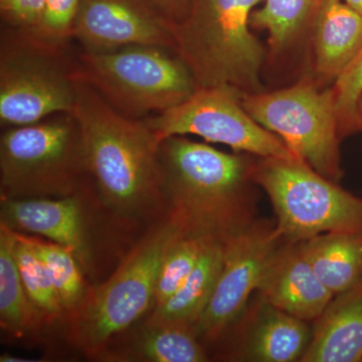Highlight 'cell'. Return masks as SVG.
Returning <instances> with one entry per match:
<instances>
[{"mask_svg": "<svg viewBox=\"0 0 362 362\" xmlns=\"http://www.w3.org/2000/svg\"><path fill=\"white\" fill-rule=\"evenodd\" d=\"M250 156L226 153L183 136L161 142L162 194L185 232L225 240L252 223Z\"/></svg>", "mask_w": 362, "mask_h": 362, "instance_id": "obj_1", "label": "cell"}, {"mask_svg": "<svg viewBox=\"0 0 362 362\" xmlns=\"http://www.w3.org/2000/svg\"><path fill=\"white\" fill-rule=\"evenodd\" d=\"M75 78L71 115L80 129L87 171L117 213H139L162 195V141L144 120L123 115L89 83Z\"/></svg>", "mask_w": 362, "mask_h": 362, "instance_id": "obj_2", "label": "cell"}, {"mask_svg": "<svg viewBox=\"0 0 362 362\" xmlns=\"http://www.w3.org/2000/svg\"><path fill=\"white\" fill-rule=\"evenodd\" d=\"M264 0H190L187 18L171 25L176 54L199 88L228 87L240 94L265 90L267 49L252 32Z\"/></svg>", "mask_w": 362, "mask_h": 362, "instance_id": "obj_3", "label": "cell"}, {"mask_svg": "<svg viewBox=\"0 0 362 362\" xmlns=\"http://www.w3.org/2000/svg\"><path fill=\"white\" fill-rule=\"evenodd\" d=\"M252 180L270 199L276 228L287 242L333 232L362 233V199L300 159L256 157Z\"/></svg>", "mask_w": 362, "mask_h": 362, "instance_id": "obj_4", "label": "cell"}, {"mask_svg": "<svg viewBox=\"0 0 362 362\" xmlns=\"http://www.w3.org/2000/svg\"><path fill=\"white\" fill-rule=\"evenodd\" d=\"M85 173L82 138L70 113L14 126L1 135V199L70 197Z\"/></svg>", "mask_w": 362, "mask_h": 362, "instance_id": "obj_5", "label": "cell"}, {"mask_svg": "<svg viewBox=\"0 0 362 362\" xmlns=\"http://www.w3.org/2000/svg\"><path fill=\"white\" fill-rule=\"evenodd\" d=\"M168 51L133 45L112 52H84L75 74L123 115H156L199 89L189 69Z\"/></svg>", "mask_w": 362, "mask_h": 362, "instance_id": "obj_6", "label": "cell"}, {"mask_svg": "<svg viewBox=\"0 0 362 362\" xmlns=\"http://www.w3.org/2000/svg\"><path fill=\"white\" fill-rule=\"evenodd\" d=\"M182 230L170 216L126 257L108 281L87 291L83 303L71 314L74 338L84 351L101 352L154 304L162 259Z\"/></svg>", "mask_w": 362, "mask_h": 362, "instance_id": "obj_7", "label": "cell"}, {"mask_svg": "<svg viewBox=\"0 0 362 362\" xmlns=\"http://www.w3.org/2000/svg\"><path fill=\"white\" fill-rule=\"evenodd\" d=\"M256 122L278 136L300 160L333 181L342 177L337 108L332 87L305 75L272 90L242 94Z\"/></svg>", "mask_w": 362, "mask_h": 362, "instance_id": "obj_8", "label": "cell"}, {"mask_svg": "<svg viewBox=\"0 0 362 362\" xmlns=\"http://www.w3.org/2000/svg\"><path fill=\"white\" fill-rule=\"evenodd\" d=\"M240 96L232 88H199L180 104L144 121L160 141L171 136L195 135L254 157L297 158L278 136L252 119Z\"/></svg>", "mask_w": 362, "mask_h": 362, "instance_id": "obj_9", "label": "cell"}, {"mask_svg": "<svg viewBox=\"0 0 362 362\" xmlns=\"http://www.w3.org/2000/svg\"><path fill=\"white\" fill-rule=\"evenodd\" d=\"M4 44L0 61V121L25 126L73 112L75 70L69 71L42 42Z\"/></svg>", "mask_w": 362, "mask_h": 362, "instance_id": "obj_10", "label": "cell"}, {"mask_svg": "<svg viewBox=\"0 0 362 362\" xmlns=\"http://www.w3.org/2000/svg\"><path fill=\"white\" fill-rule=\"evenodd\" d=\"M286 242L276 226L255 221L225 240L223 268L213 296L192 326L197 337L214 339L237 320Z\"/></svg>", "mask_w": 362, "mask_h": 362, "instance_id": "obj_11", "label": "cell"}, {"mask_svg": "<svg viewBox=\"0 0 362 362\" xmlns=\"http://www.w3.org/2000/svg\"><path fill=\"white\" fill-rule=\"evenodd\" d=\"M71 35L89 52L133 45L175 49L170 23L143 0H80Z\"/></svg>", "mask_w": 362, "mask_h": 362, "instance_id": "obj_12", "label": "cell"}, {"mask_svg": "<svg viewBox=\"0 0 362 362\" xmlns=\"http://www.w3.org/2000/svg\"><path fill=\"white\" fill-rule=\"evenodd\" d=\"M326 1L264 0L252 13L251 28L267 33L268 68L295 71L299 78L308 75L314 25Z\"/></svg>", "mask_w": 362, "mask_h": 362, "instance_id": "obj_13", "label": "cell"}, {"mask_svg": "<svg viewBox=\"0 0 362 362\" xmlns=\"http://www.w3.org/2000/svg\"><path fill=\"white\" fill-rule=\"evenodd\" d=\"M262 300L302 320L315 321L334 298L317 277L301 243L286 242L258 288Z\"/></svg>", "mask_w": 362, "mask_h": 362, "instance_id": "obj_14", "label": "cell"}, {"mask_svg": "<svg viewBox=\"0 0 362 362\" xmlns=\"http://www.w3.org/2000/svg\"><path fill=\"white\" fill-rule=\"evenodd\" d=\"M1 223L47 238L85 265L89 258L82 206L75 194L61 199H1Z\"/></svg>", "mask_w": 362, "mask_h": 362, "instance_id": "obj_15", "label": "cell"}, {"mask_svg": "<svg viewBox=\"0 0 362 362\" xmlns=\"http://www.w3.org/2000/svg\"><path fill=\"white\" fill-rule=\"evenodd\" d=\"M362 49V16L343 0H327L312 35L308 76L321 88L332 87Z\"/></svg>", "mask_w": 362, "mask_h": 362, "instance_id": "obj_16", "label": "cell"}, {"mask_svg": "<svg viewBox=\"0 0 362 362\" xmlns=\"http://www.w3.org/2000/svg\"><path fill=\"white\" fill-rule=\"evenodd\" d=\"M301 361H362V281L334 296L316 319Z\"/></svg>", "mask_w": 362, "mask_h": 362, "instance_id": "obj_17", "label": "cell"}, {"mask_svg": "<svg viewBox=\"0 0 362 362\" xmlns=\"http://www.w3.org/2000/svg\"><path fill=\"white\" fill-rule=\"evenodd\" d=\"M263 302L245 343L244 356L259 362L301 361L311 341L307 321Z\"/></svg>", "mask_w": 362, "mask_h": 362, "instance_id": "obj_18", "label": "cell"}, {"mask_svg": "<svg viewBox=\"0 0 362 362\" xmlns=\"http://www.w3.org/2000/svg\"><path fill=\"white\" fill-rule=\"evenodd\" d=\"M223 256L225 240H213L177 291L154 307L147 322L194 326L213 296L223 268Z\"/></svg>", "mask_w": 362, "mask_h": 362, "instance_id": "obj_19", "label": "cell"}, {"mask_svg": "<svg viewBox=\"0 0 362 362\" xmlns=\"http://www.w3.org/2000/svg\"><path fill=\"white\" fill-rule=\"evenodd\" d=\"M317 277L334 296L362 281V233L333 232L300 242Z\"/></svg>", "mask_w": 362, "mask_h": 362, "instance_id": "obj_20", "label": "cell"}, {"mask_svg": "<svg viewBox=\"0 0 362 362\" xmlns=\"http://www.w3.org/2000/svg\"><path fill=\"white\" fill-rule=\"evenodd\" d=\"M123 361L202 362L207 356L192 326L147 322Z\"/></svg>", "mask_w": 362, "mask_h": 362, "instance_id": "obj_21", "label": "cell"}, {"mask_svg": "<svg viewBox=\"0 0 362 362\" xmlns=\"http://www.w3.org/2000/svg\"><path fill=\"white\" fill-rule=\"evenodd\" d=\"M14 230L0 226V322L2 329L21 337L39 313L28 298L13 254Z\"/></svg>", "mask_w": 362, "mask_h": 362, "instance_id": "obj_22", "label": "cell"}, {"mask_svg": "<svg viewBox=\"0 0 362 362\" xmlns=\"http://www.w3.org/2000/svg\"><path fill=\"white\" fill-rule=\"evenodd\" d=\"M216 238L181 230L170 243L157 276L154 307L173 296L194 270L206 247Z\"/></svg>", "mask_w": 362, "mask_h": 362, "instance_id": "obj_23", "label": "cell"}, {"mask_svg": "<svg viewBox=\"0 0 362 362\" xmlns=\"http://www.w3.org/2000/svg\"><path fill=\"white\" fill-rule=\"evenodd\" d=\"M13 254L30 302L40 317L54 320L65 313L49 272L28 237L14 230Z\"/></svg>", "mask_w": 362, "mask_h": 362, "instance_id": "obj_24", "label": "cell"}, {"mask_svg": "<svg viewBox=\"0 0 362 362\" xmlns=\"http://www.w3.org/2000/svg\"><path fill=\"white\" fill-rule=\"evenodd\" d=\"M44 262L65 312L73 314L84 301L87 291L80 262L73 252L54 242L28 238Z\"/></svg>", "mask_w": 362, "mask_h": 362, "instance_id": "obj_25", "label": "cell"}, {"mask_svg": "<svg viewBox=\"0 0 362 362\" xmlns=\"http://www.w3.org/2000/svg\"><path fill=\"white\" fill-rule=\"evenodd\" d=\"M340 138L356 132V106L362 92V49L354 63L332 86Z\"/></svg>", "mask_w": 362, "mask_h": 362, "instance_id": "obj_26", "label": "cell"}, {"mask_svg": "<svg viewBox=\"0 0 362 362\" xmlns=\"http://www.w3.org/2000/svg\"><path fill=\"white\" fill-rule=\"evenodd\" d=\"M80 0H45L39 30L33 37L59 42L71 35Z\"/></svg>", "mask_w": 362, "mask_h": 362, "instance_id": "obj_27", "label": "cell"}, {"mask_svg": "<svg viewBox=\"0 0 362 362\" xmlns=\"http://www.w3.org/2000/svg\"><path fill=\"white\" fill-rule=\"evenodd\" d=\"M44 7L45 0H0L2 18L32 35L39 30Z\"/></svg>", "mask_w": 362, "mask_h": 362, "instance_id": "obj_28", "label": "cell"}, {"mask_svg": "<svg viewBox=\"0 0 362 362\" xmlns=\"http://www.w3.org/2000/svg\"><path fill=\"white\" fill-rule=\"evenodd\" d=\"M153 7L171 25L180 23L187 18L190 0H143Z\"/></svg>", "mask_w": 362, "mask_h": 362, "instance_id": "obj_29", "label": "cell"}, {"mask_svg": "<svg viewBox=\"0 0 362 362\" xmlns=\"http://www.w3.org/2000/svg\"><path fill=\"white\" fill-rule=\"evenodd\" d=\"M354 128L356 131L362 132V92L357 99L356 106V120H354Z\"/></svg>", "mask_w": 362, "mask_h": 362, "instance_id": "obj_30", "label": "cell"}, {"mask_svg": "<svg viewBox=\"0 0 362 362\" xmlns=\"http://www.w3.org/2000/svg\"><path fill=\"white\" fill-rule=\"evenodd\" d=\"M1 362H39L37 359L25 358V357L11 356V354H4L0 357Z\"/></svg>", "mask_w": 362, "mask_h": 362, "instance_id": "obj_31", "label": "cell"}, {"mask_svg": "<svg viewBox=\"0 0 362 362\" xmlns=\"http://www.w3.org/2000/svg\"><path fill=\"white\" fill-rule=\"evenodd\" d=\"M362 16V0H343Z\"/></svg>", "mask_w": 362, "mask_h": 362, "instance_id": "obj_32", "label": "cell"}]
</instances>
